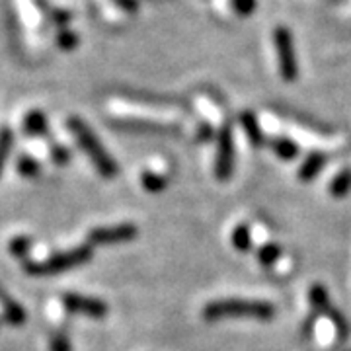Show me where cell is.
I'll use <instances>...</instances> for the list:
<instances>
[{
  "instance_id": "cell-1",
  "label": "cell",
  "mask_w": 351,
  "mask_h": 351,
  "mask_svg": "<svg viewBox=\"0 0 351 351\" xmlns=\"http://www.w3.org/2000/svg\"><path fill=\"white\" fill-rule=\"evenodd\" d=\"M276 316V306L265 301H246V299H221L205 304L203 318L213 322L223 318H254L271 320Z\"/></svg>"
},
{
  "instance_id": "cell-2",
  "label": "cell",
  "mask_w": 351,
  "mask_h": 351,
  "mask_svg": "<svg viewBox=\"0 0 351 351\" xmlns=\"http://www.w3.org/2000/svg\"><path fill=\"white\" fill-rule=\"evenodd\" d=\"M69 129L73 131L78 145L82 147V151L86 152L88 158L96 166V170L100 172V176L108 178V180H113L117 176V172H119V168H117V162L113 160L112 154L104 149V145L100 143V138L96 137V133L78 117H71L69 119Z\"/></svg>"
},
{
  "instance_id": "cell-3",
  "label": "cell",
  "mask_w": 351,
  "mask_h": 351,
  "mask_svg": "<svg viewBox=\"0 0 351 351\" xmlns=\"http://www.w3.org/2000/svg\"><path fill=\"white\" fill-rule=\"evenodd\" d=\"M90 258H92V246L84 244V246H78L73 250L55 254L49 260H43V262H27L25 263V271L36 277L57 276V274H63V271L75 269L78 265L86 263Z\"/></svg>"
},
{
  "instance_id": "cell-4",
  "label": "cell",
  "mask_w": 351,
  "mask_h": 351,
  "mask_svg": "<svg viewBox=\"0 0 351 351\" xmlns=\"http://www.w3.org/2000/svg\"><path fill=\"white\" fill-rule=\"evenodd\" d=\"M274 41H276L277 59H279V73L287 82H295L299 78V63H297L293 39L287 27H277Z\"/></svg>"
},
{
  "instance_id": "cell-5",
  "label": "cell",
  "mask_w": 351,
  "mask_h": 351,
  "mask_svg": "<svg viewBox=\"0 0 351 351\" xmlns=\"http://www.w3.org/2000/svg\"><path fill=\"white\" fill-rule=\"evenodd\" d=\"M234 170V138L230 127H223L217 135V160H215V176L225 182Z\"/></svg>"
},
{
  "instance_id": "cell-6",
  "label": "cell",
  "mask_w": 351,
  "mask_h": 351,
  "mask_svg": "<svg viewBox=\"0 0 351 351\" xmlns=\"http://www.w3.org/2000/svg\"><path fill=\"white\" fill-rule=\"evenodd\" d=\"M138 230L137 226L131 223H123V225L113 226H98L92 228L88 234V242L90 246H108V244H121V242H129V240L137 239Z\"/></svg>"
},
{
  "instance_id": "cell-7",
  "label": "cell",
  "mask_w": 351,
  "mask_h": 351,
  "mask_svg": "<svg viewBox=\"0 0 351 351\" xmlns=\"http://www.w3.org/2000/svg\"><path fill=\"white\" fill-rule=\"evenodd\" d=\"M63 304L69 313L88 316L94 320L106 318V314H108L106 302L96 299V297H86V295H78V293H66L63 297Z\"/></svg>"
},
{
  "instance_id": "cell-8",
  "label": "cell",
  "mask_w": 351,
  "mask_h": 351,
  "mask_svg": "<svg viewBox=\"0 0 351 351\" xmlns=\"http://www.w3.org/2000/svg\"><path fill=\"white\" fill-rule=\"evenodd\" d=\"M308 297H311V302H313V306L318 311V313L322 314H330L332 318H334V322H336V326H338L339 334L341 336H348V324H346V320L343 318H339L336 311L332 308V304H330V299H328V293L326 289L322 287V285H313L311 291H308Z\"/></svg>"
},
{
  "instance_id": "cell-9",
  "label": "cell",
  "mask_w": 351,
  "mask_h": 351,
  "mask_svg": "<svg viewBox=\"0 0 351 351\" xmlns=\"http://www.w3.org/2000/svg\"><path fill=\"white\" fill-rule=\"evenodd\" d=\"M113 127L127 133H143V135H168L174 133L176 129L162 123H152V121H138V119H119L113 121Z\"/></svg>"
},
{
  "instance_id": "cell-10",
  "label": "cell",
  "mask_w": 351,
  "mask_h": 351,
  "mask_svg": "<svg viewBox=\"0 0 351 351\" xmlns=\"http://www.w3.org/2000/svg\"><path fill=\"white\" fill-rule=\"evenodd\" d=\"M324 164H326V156L322 152H311L306 156V160L302 162L301 170H299L301 182H313L314 178L322 172Z\"/></svg>"
},
{
  "instance_id": "cell-11",
  "label": "cell",
  "mask_w": 351,
  "mask_h": 351,
  "mask_svg": "<svg viewBox=\"0 0 351 351\" xmlns=\"http://www.w3.org/2000/svg\"><path fill=\"white\" fill-rule=\"evenodd\" d=\"M240 125L244 129V133H246V137L250 141L254 147H262L263 145V133L260 125H258V119H256V115L250 112H244L240 115Z\"/></svg>"
},
{
  "instance_id": "cell-12",
  "label": "cell",
  "mask_w": 351,
  "mask_h": 351,
  "mask_svg": "<svg viewBox=\"0 0 351 351\" xmlns=\"http://www.w3.org/2000/svg\"><path fill=\"white\" fill-rule=\"evenodd\" d=\"M24 131L25 135H32V137H41L47 133V117L45 113L39 112V110H34L25 115L24 119Z\"/></svg>"
},
{
  "instance_id": "cell-13",
  "label": "cell",
  "mask_w": 351,
  "mask_h": 351,
  "mask_svg": "<svg viewBox=\"0 0 351 351\" xmlns=\"http://www.w3.org/2000/svg\"><path fill=\"white\" fill-rule=\"evenodd\" d=\"M2 297V302H4V318L14 324V326H20V324H24L25 322V311L22 308V304L20 302L12 301V299H8L6 295H0Z\"/></svg>"
},
{
  "instance_id": "cell-14",
  "label": "cell",
  "mask_w": 351,
  "mask_h": 351,
  "mask_svg": "<svg viewBox=\"0 0 351 351\" xmlns=\"http://www.w3.org/2000/svg\"><path fill=\"white\" fill-rule=\"evenodd\" d=\"M271 149L276 152L279 158H283V160H293V158H297V154H299V147L291 141V138H274L271 141Z\"/></svg>"
},
{
  "instance_id": "cell-15",
  "label": "cell",
  "mask_w": 351,
  "mask_h": 351,
  "mask_svg": "<svg viewBox=\"0 0 351 351\" xmlns=\"http://www.w3.org/2000/svg\"><path fill=\"white\" fill-rule=\"evenodd\" d=\"M351 191V170H341L334 180H332V184H330V193L334 195V197H343V195H348Z\"/></svg>"
},
{
  "instance_id": "cell-16",
  "label": "cell",
  "mask_w": 351,
  "mask_h": 351,
  "mask_svg": "<svg viewBox=\"0 0 351 351\" xmlns=\"http://www.w3.org/2000/svg\"><path fill=\"white\" fill-rule=\"evenodd\" d=\"M141 182H143L145 189L151 191V193H160V191L166 189V178L156 174V172H152V170H145L141 174Z\"/></svg>"
},
{
  "instance_id": "cell-17",
  "label": "cell",
  "mask_w": 351,
  "mask_h": 351,
  "mask_svg": "<svg viewBox=\"0 0 351 351\" xmlns=\"http://www.w3.org/2000/svg\"><path fill=\"white\" fill-rule=\"evenodd\" d=\"M12 143V131H10L8 127H2V129H0V176H2V170H4V166H6V160H8V156H10Z\"/></svg>"
},
{
  "instance_id": "cell-18",
  "label": "cell",
  "mask_w": 351,
  "mask_h": 351,
  "mask_svg": "<svg viewBox=\"0 0 351 351\" xmlns=\"http://www.w3.org/2000/svg\"><path fill=\"white\" fill-rule=\"evenodd\" d=\"M232 246L239 252H248L252 248V234L250 228L246 225L237 226L232 230Z\"/></svg>"
},
{
  "instance_id": "cell-19",
  "label": "cell",
  "mask_w": 351,
  "mask_h": 351,
  "mask_svg": "<svg viewBox=\"0 0 351 351\" xmlns=\"http://www.w3.org/2000/svg\"><path fill=\"white\" fill-rule=\"evenodd\" d=\"M18 172L24 176V178H38L39 162L36 158H32L29 154H22L18 158Z\"/></svg>"
},
{
  "instance_id": "cell-20",
  "label": "cell",
  "mask_w": 351,
  "mask_h": 351,
  "mask_svg": "<svg viewBox=\"0 0 351 351\" xmlns=\"http://www.w3.org/2000/svg\"><path fill=\"white\" fill-rule=\"evenodd\" d=\"M281 258V248L277 244H265L258 250V260L262 265H274Z\"/></svg>"
},
{
  "instance_id": "cell-21",
  "label": "cell",
  "mask_w": 351,
  "mask_h": 351,
  "mask_svg": "<svg viewBox=\"0 0 351 351\" xmlns=\"http://www.w3.org/2000/svg\"><path fill=\"white\" fill-rule=\"evenodd\" d=\"M32 248V239L29 237H16L10 242V254L16 258H25Z\"/></svg>"
},
{
  "instance_id": "cell-22",
  "label": "cell",
  "mask_w": 351,
  "mask_h": 351,
  "mask_svg": "<svg viewBox=\"0 0 351 351\" xmlns=\"http://www.w3.org/2000/svg\"><path fill=\"white\" fill-rule=\"evenodd\" d=\"M51 351H71V339L66 332H57L51 336Z\"/></svg>"
},
{
  "instance_id": "cell-23",
  "label": "cell",
  "mask_w": 351,
  "mask_h": 351,
  "mask_svg": "<svg viewBox=\"0 0 351 351\" xmlns=\"http://www.w3.org/2000/svg\"><path fill=\"white\" fill-rule=\"evenodd\" d=\"M230 4L240 16H250L256 10V0H230Z\"/></svg>"
},
{
  "instance_id": "cell-24",
  "label": "cell",
  "mask_w": 351,
  "mask_h": 351,
  "mask_svg": "<svg viewBox=\"0 0 351 351\" xmlns=\"http://www.w3.org/2000/svg\"><path fill=\"white\" fill-rule=\"evenodd\" d=\"M51 156H53V162L57 164V166H64V164H69V160H71V152H69V149H64L61 145H53Z\"/></svg>"
},
{
  "instance_id": "cell-25",
  "label": "cell",
  "mask_w": 351,
  "mask_h": 351,
  "mask_svg": "<svg viewBox=\"0 0 351 351\" xmlns=\"http://www.w3.org/2000/svg\"><path fill=\"white\" fill-rule=\"evenodd\" d=\"M57 41H59V45H61L63 49L71 51V49H75V47H76V43H78V38H76L73 32H66V29H64V32H61V34H59Z\"/></svg>"
},
{
  "instance_id": "cell-26",
  "label": "cell",
  "mask_w": 351,
  "mask_h": 351,
  "mask_svg": "<svg viewBox=\"0 0 351 351\" xmlns=\"http://www.w3.org/2000/svg\"><path fill=\"white\" fill-rule=\"evenodd\" d=\"M213 137V129H211V125L209 123H203V125H199V129H197V141H209V138Z\"/></svg>"
},
{
  "instance_id": "cell-27",
  "label": "cell",
  "mask_w": 351,
  "mask_h": 351,
  "mask_svg": "<svg viewBox=\"0 0 351 351\" xmlns=\"http://www.w3.org/2000/svg\"><path fill=\"white\" fill-rule=\"evenodd\" d=\"M121 6H125V8H129V10H135L137 8V4L135 2H131V0H117Z\"/></svg>"
}]
</instances>
